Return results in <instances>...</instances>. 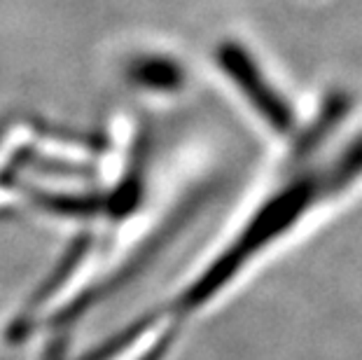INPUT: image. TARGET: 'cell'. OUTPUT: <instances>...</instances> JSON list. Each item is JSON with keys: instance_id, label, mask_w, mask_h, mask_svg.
Segmentation results:
<instances>
[{"instance_id": "1", "label": "cell", "mask_w": 362, "mask_h": 360, "mask_svg": "<svg viewBox=\"0 0 362 360\" xmlns=\"http://www.w3.org/2000/svg\"><path fill=\"white\" fill-rule=\"evenodd\" d=\"M134 75L138 82L148 84V87H155V89H168V87H173V84H178L180 80L178 68L166 59L141 61V64L136 66Z\"/></svg>"}]
</instances>
